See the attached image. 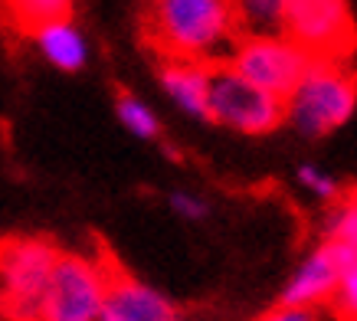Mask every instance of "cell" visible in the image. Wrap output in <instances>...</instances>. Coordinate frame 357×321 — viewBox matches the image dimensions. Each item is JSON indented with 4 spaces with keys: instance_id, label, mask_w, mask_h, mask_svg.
<instances>
[{
    "instance_id": "ac0fdd59",
    "label": "cell",
    "mask_w": 357,
    "mask_h": 321,
    "mask_svg": "<svg viewBox=\"0 0 357 321\" xmlns=\"http://www.w3.org/2000/svg\"><path fill=\"white\" fill-rule=\"evenodd\" d=\"M167 207H171V214H177L181 220H190V223H200V220L210 216V204H206L204 197L190 193V191L167 193Z\"/></svg>"
},
{
    "instance_id": "277c9868",
    "label": "cell",
    "mask_w": 357,
    "mask_h": 321,
    "mask_svg": "<svg viewBox=\"0 0 357 321\" xmlns=\"http://www.w3.org/2000/svg\"><path fill=\"white\" fill-rule=\"evenodd\" d=\"M112 253H69L59 249L43 295L40 321H98L109 292Z\"/></svg>"
},
{
    "instance_id": "44dd1931",
    "label": "cell",
    "mask_w": 357,
    "mask_h": 321,
    "mask_svg": "<svg viewBox=\"0 0 357 321\" xmlns=\"http://www.w3.org/2000/svg\"><path fill=\"white\" fill-rule=\"evenodd\" d=\"M0 321H3V315H0Z\"/></svg>"
},
{
    "instance_id": "4fadbf2b",
    "label": "cell",
    "mask_w": 357,
    "mask_h": 321,
    "mask_svg": "<svg viewBox=\"0 0 357 321\" xmlns=\"http://www.w3.org/2000/svg\"><path fill=\"white\" fill-rule=\"evenodd\" d=\"M239 40H266L285 36L289 0H229Z\"/></svg>"
},
{
    "instance_id": "9a60e30c",
    "label": "cell",
    "mask_w": 357,
    "mask_h": 321,
    "mask_svg": "<svg viewBox=\"0 0 357 321\" xmlns=\"http://www.w3.org/2000/svg\"><path fill=\"white\" fill-rule=\"evenodd\" d=\"M115 115L125 125V131H131L141 141H154L161 138V118L154 115V108L144 98L131 96V92H119L115 98Z\"/></svg>"
},
{
    "instance_id": "7a4b0ae2",
    "label": "cell",
    "mask_w": 357,
    "mask_h": 321,
    "mask_svg": "<svg viewBox=\"0 0 357 321\" xmlns=\"http://www.w3.org/2000/svg\"><path fill=\"white\" fill-rule=\"evenodd\" d=\"M285 105V125L302 138H328L357 112V69L337 59H312Z\"/></svg>"
},
{
    "instance_id": "8992f818",
    "label": "cell",
    "mask_w": 357,
    "mask_h": 321,
    "mask_svg": "<svg viewBox=\"0 0 357 321\" xmlns=\"http://www.w3.org/2000/svg\"><path fill=\"white\" fill-rule=\"evenodd\" d=\"M285 36L312 59L351 63L357 53V20L347 0H289Z\"/></svg>"
},
{
    "instance_id": "3957f363",
    "label": "cell",
    "mask_w": 357,
    "mask_h": 321,
    "mask_svg": "<svg viewBox=\"0 0 357 321\" xmlns=\"http://www.w3.org/2000/svg\"><path fill=\"white\" fill-rule=\"evenodd\" d=\"M56 256H59V246L46 236L0 239V315L3 321H40Z\"/></svg>"
},
{
    "instance_id": "30bf717a",
    "label": "cell",
    "mask_w": 357,
    "mask_h": 321,
    "mask_svg": "<svg viewBox=\"0 0 357 321\" xmlns=\"http://www.w3.org/2000/svg\"><path fill=\"white\" fill-rule=\"evenodd\" d=\"M158 82H161L164 96L184 115L197 121H210L206 112V82H210V66L206 63H174L161 59L158 63Z\"/></svg>"
},
{
    "instance_id": "ba28073f",
    "label": "cell",
    "mask_w": 357,
    "mask_h": 321,
    "mask_svg": "<svg viewBox=\"0 0 357 321\" xmlns=\"http://www.w3.org/2000/svg\"><path fill=\"white\" fill-rule=\"evenodd\" d=\"M98 321H184V311L174 299L135 278L112 259L109 292H105V305H102Z\"/></svg>"
},
{
    "instance_id": "7c38bea8",
    "label": "cell",
    "mask_w": 357,
    "mask_h": 321,
    "mask_svg": "<svg viewBox=\"0 0 357 321\" xmlns=\"http://www.w3.org/2000/svg\"><path fill=\"white\" fill-rule=\"evenodd\" d=\"M325 216V236L321 243L335 249V256L341 259V266H357V187H344L335 204H328Z\"/></svg>"
},
{
    "instance_id": "8fae6325",
    "label": "cell",
    "mask_w": 357,
    "mask_h": 321,
    "mask_svg": "<svg viewBox=\"0 0 357 321\" xmlns=\"http://www.w3.org/2000/svg\"><path fill=\"white\" fill-rule=\"evenodd\" d=\"M33 43L46 63L59 73H79L89 63V40L73 20L46 23L33 33Z\"/></svg>"
},
{
    "instance_id": "ffe728a7",
    "label": "cell",
    "mask_w": 357,
    "mask_h": 321,
    "mask_svg": "<svg viewBox=\"0 0 357 321\" xmlns=\"http://www.w3.org/2000/svg\"><path fill=\"white\" fill-rule=\"evenodd\" d=\"M144 3H154V0H144Z\"/></svg>"
},
{
    "instance_id": "6da1fadb",
    "label": "cell",
    "mask_w": 357,
    "mask_h": 321,
    "mask_svg": "<svg viewBox=\"0 0 357 321\" xmlns=\"http://www.w3.org/2000/svg\"><path fill=\"white\" fill-rule=\"evenodd\" d=\"M141 36L161 59L227 63L236 46L229 0H154L144 3Z\"/></svg>"
},
{
    "instance_id": "52a82bcc",
    "label": "cell",
    "mask_w": 357,
    "mask_h": 321,
    "mask_svg": "<svg viewBox=\"0 0 357 321\" xmlns=\"http://www.w3.org/2000/svg\"><path fill=\"white\" fill-rule=\"evenodd\" d=\"M227 63L246 82L285 102L305 75V69L312 66V56L298 50L289 36H266V40H236Z\"/></svg>"
},
{
    "instance_id": "e0dca14e",
    "label": "cell",
    "mask_w": 357,
    "mask_h": 321,
    "mask_svg": "<svg viewBox=\"0 0 357 321\" xmlns=\"http://www.w3.org/2000/svg\"><path fill=\"white\" fill-rule=\"evenodd\" d=\"M341 321H357V266H347L337 278V289L328 301Z\"/></svg>"
},
{
    "instance_id": "9c48e42d",
    "label": "cell",
    "mask_w": 357,
    "mask_h": 321,
    "mask_svg": "<svg viewBox=\"0 0 357 321\" xmlns=\"http://www.w3.org/2000/svg\"><path fill=\"white\" fill-rule=\"evenodd\" d=\"M341 272H344V266H341V259L335 256V249L328 246V243H318V246L295 266L292 278L282 285L279 305H285V308L318 311V305H328V301H331Z\"/></svg>"
},
{
    "instance_id": "2e32d148",
    "label": "cell",
    "mask_w": 357,
    "mask_h": 321,
    "mask_svg": "<svg viewBox=\"0 0 357 321\" xmlns=\"http://www.w3.org/2000/svg\"><path fill=\"white\" fill-rule=\"evenodd\" d=\"M295 177H298V184H302L312 197H318L321 204H335L337 197H341V191H344L335 174H328L325 167H318V164H302V167L295 171Z\"/></svg>"
},
{
    "instance_id": "5bb4252c",
    "label": "cell",
    "mask_w": 357,
    "mask_h": 321,
    "mask_svg": "<svg viewBox=\"0 0 357 321\" xmlns=\"http://www.w3.org/2000/svg\"><path fill=\"white\" fill-rule=\"evenodd\" d=\"M0 10L13 30L33 33L56 20H73V0H0Z\"/></svg>"
},
{
    "instance_id": "5b68a950",
    "label": "cell",
    "mask_w": 357,
    "mask_h": 321,
    "mask_svg": "<svg viewBox=\"0 0 357 321\" xmlns=\"http://www.w3.org/2000/svg\"><path fill=\"white\" fill-rule=\"evenodd\" d=\"M206 112L213 125L236 131V135H272L285 125V105L269 92L256 89L229 63H210V82H206Z\"/></svg>"
},
{
    "instance_id": "d6986e66",
    "label": "cell",
    "mask_w": 357,
    "mask_h": 321,
    "mask_svg": "<svg viewBox=\"0 0 357 321\" xmlns=\"http://www.w3.org/2000/svg\"><path fill=\"white\" fill-rule=\"evenodd\" d=\"M256 321H321L318 311H308V308H285V305H275L269 308L266 315H259Z\"/></svg>"
}]
</instances>
